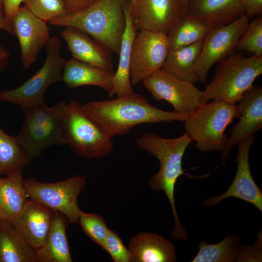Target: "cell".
Listing matches in <instances>:
<instances>
[{
	"label": "cell",
	"instance_id": "obj_34",
	"mask_svg": "<svg viewBox=\"0 0 262 262\" xmlns=\"http://www.w3.org/2000/svg\"><path fill=\"white\" fill-rule=\"evenodd\" d=\"M262 232L258 234L256 242L253 246H241L236 262H262Z\"/></svg>",
	"mask_w": 262,
	"mask_h": 262
},
{
	"label": "cell",
	"instance_id": "obj_15",
	"mask_svg": "<svg viewBox=\"0 0 262 262\" xmlns=\"http://www.w3.org/2000/svg\"><path fill=\"white\" fill-rule=\"evenodd\" d=\"M11 24L19 40L22 66L28 69L50 37L49 28L24 6L18 8Z\"/></svg>",
	"mask_w": 262,
	"mask_h": 262
},
{
	"label": "cell",
	"instance_id": "obj_12",
	"mask_svg": "<svg viewBox=\"0 0 262 262\" xmlns=\"http://www.w3.org/2000/svg\"><path fill=\"white\" fill-rule=\"evenodd\" d=\"M129 7L137 31L145 29L167 34L187 16L184 0H129Z\"/></svg>",
	"mask_w": 262,
	"mask_h": 262
},
{
	"label": "cell",
	"instance_id": "obj_32",
	"mask_svg": "<svg viewBox=\"0 0 262 262\" xmlns=\"http://www.w3.org/2000/svg\"><path fill=\"white\" fill-rule=\"evenodd\" d=\"M79 224L85 233L95 243L104 249L109 229L101 216L95 213H86L81 211Z\"/></svg>",
	"mask_w": 262,
	"mask_h": 262
},
{
	"label": "cell",
	"instance_id": "obj_39",
	"mask_svg": "<svg viewBox=\"0 0 262 262\" xmlns=\"http://www.w3.org/2000/svg\"><path fill=\"white\" fill-rule=\"evenodd\" d=\"M0 29L4 30L11 34L15 35L12 25L6 20L4 16V13L1 10H0Z\"/></svg>",
	"mask_w": 262,
	"mask_h": 262
},
{
	"label": "cell",
	"instance_id": "obj_40",
	"mask_svg": "<svg viewBox=\"0 0 262 262\" xmlns=\"http://www.w3.org/2000/svg\"><path fill=\"white\" fill-rule=\"evenodd\" d=\"M0 10L4 11V1L3 0H0Z\"/></svg>",
	"mask_w": 262,
	"mask_h": 262
},
{
	"label": "cell",
	"instance_id": "obj_4",
	"mask_svg": "<svg viewBox=\"0 0 262 262\" xmlns=\"http://www.w3.org/2000/svg\"><path fill=\"white\" fill-rule=\"evenodd\" d=\"M262 74V56L232 52L219 62L212 81L202 91L199 104L213 99L236 104Z\"/></svg>",
	"mask_w": 262,
	"mask_h": 262
},
{
	"label": "cell",
	"instance_id": "obj_11",
	"mask_svg": "<svg viewBox=\"0 0 262 262\" xmlns=\"http://www.w3.org/2000/svg\"><path fill=\"white\" fill-rule=\"evenodd\" d=\"M249 19L244 14L227 25L213 28L210 31L203 40L195 66L198 82L205 83L211 67L234 51L238 40L249 24Z\"/></svg>",
	"mask_w": 262,
	"mask_h": 262
},
{
	"label": "cell",
	"instance_id": "obj_35",
	"mask_svg": "<svg viewBox=\"0 0 262 262\" xmlns=\"http://www.w3.org/2000/svg\"><path fill=\"white\" fill-rule=\"evenodd\" d=\"M240 2L248 18L262 16V0H240Z\"/></svg>",
	"mask_w": 262,
	"mask_h": 262
},
{
	"label": "cell",
	"instance_id": "obj_5",
	"mask_svg": "<svg viewBox=\"0 0 262 262\" xmlns=\"http://www.w3.org/2000/svg\"><path fill=\"white\" fill-rule=\"evenodd\" d=\"M66 105L64 101H59L49 107L44 101L21 107L25 118L16 137L31 160L40 156L48 147L66 145L63 130Z\"/></svg>",
	"mask_w": 262,
	"mask_h": 262
},
{
	"label": "cell",
	"instance_id": "obj_6",
	"mask_svg": "<svg viewBox=\"0 0 262 262\" xmlns=\"http://www.w3.org/2000/svg\"><path fill=\"white\" fill-rule=\"evenodd\" d=\"M240 113L239 104L215 100L200 104L184 121L186 133L201 152L222 151L228 139L225 130Z\"/></svg>",
	"mask_w": 262,
	"mask_h": 262
},
{
	"label": "cell",
	"instance_id": "obj_30",
	"mask_svg": "<svg viewBox=\"0 0 262 262\" xmlns=\"http://www.w3.org/2000/svg\"><path fill=\"white\" fill-rule=\"evenodd\" d=\"M235 49L247 51L253 55L262 56V16H257L249 24L238 40Z\"/></svg>",
	"mask_w": 262,
	"mask_h": 262
},
{
	"label": "cell",
	"instance_id": "obj_26",
	"mask_svg": "<svg viewBox=\"0 0 262 262\" xmlns=\"http://www.w3.org/2000/svg\"><path fill=\"white\" fill-rule=\"evenodd\" d=\"M0 262H37L35 249L11 224L0 221Z\"/></svg>",
	"mask_w": 262,
	"mask_h": 262
},
{
	"label": "cell",
	"instance_id": "obj_16",
	"mask_svg": "<svg viewBox=\"0 0 262 262\" xmlns=\"http://www.w3.org/2000/svg\"><path fill=\"white\" fill-rule=\"evenodd\" d=\"M240 120L230 130V136L222 151V160L230 158L231 149L238 142L260 130L262 127V88L253 85L239 99Z\"/></svg>",
	"mask_w": 262,
	"mask_h": 262
},
{
	"label": "cell",
	"instance_id": "obj_29",
	"mask_svg": "<svg viewBox=\"0 0 262 262\" xmlns=\"http://www.w3.org/2000/svg\"><path fill=\"white\" fill-rule=\"evenodd\" d=\"M213 28L187 16L167 34L170 49L187 46L203 40Z\"/></svg>",
	"mask_w": 262,
	"mask_h": 262
},
{
	"label": "cell",
	"instance_id": "obj_13",
	"mask_svg": "<svg viewBox=\"0 0 262 262\" xmlns=\"http://www.w3.org/2000/svg\"><path fill=\"white\" fill-rule=\"evenodd\" d=\"M142 83L155 99L167 101L177 113L188 116L200 104L202 91L194 83L178 79L162 68Z\"/></svg>",
	"mask_w": 262,
	"mask_h": 262
},
{
	"label": "cell",
	"instance_id": "obj_18",
	"mask_svg": "<svg viewBox=\"0 0 262 262\" xmlns=\"http://www.w3.org/2000/svg\"><path fill=\"white\" fill-rule=\"evenodd\" d=\"M61 36L66 42L72 58L92 66L114 71L111 51L84 32L66 27Z\"/></svg>",
	"mask_w": 262,
	"mask_h": 262
},
{
	"label": "cell",
	"instance_id": "obj_20",
	"mask_svg": "<svg viewBox=\"0 0 262 262\" xmlns=\"http://www.w3.org/2000/svg\"><path fill=\"white\" fill-rule=\"evenodd\" d=\"M131 262H175L174 245L164 237L143 232L132 237L129 244Z\"/></svg>",
	"mask_w": 262,
	"mask_h": 262
},
{
	"label": "cell",
	"instance_id": "obj_37",
	"mask_svg": "<svg viewBox=\"0 0 262 262\" xmlns=\"http://www.w3.org/2000/svg\"><path fill=\"white\" fill-rule=\"evenodd\" d=\"M68 13H73L87 7L96 0H63Z\"/></svg>",
	"mask_w": 262,
	"mask_h": 262
},
{
	"label": "cell",
	"instance_id": "obj_25",
	"mask_svg": "<svg viewBox=\"0 0 262 262\" xmlns=\"http://www.w3.org/2000/svg\"><path fill=\"white\" fill-rule=\"evenodd\" d=\"M202 44L203 40L187 46L170 49L162 69L180 80L193 83L198 82L195 66Z\"/></svg>",
	"mask_w": 262,
	"mask_h": 262
},
{
	"label": "cell",
	"instance_id": "obj_42",
	"mask_svg": "<svg viewBox=\"0 0 262 262\" xmlns=\"http://www.w3.org/2000/svg\"><path fill=\"white\" fill-rule=\"evenodd\" d=\"M184 0L185 1V2L186 3V2H187V0Z\"/></svg>",
	"mask_w": 262,
	"mask_h": 262
},
{
	"label": "cell",
	"instance_id": "obj_2",
	"mask_svg": "<svg viewBox=\"0 0 262 262\" xmlns=\"http://www.w3.org/2000/svg\"><path fill=\"white\" fill-rule=\"evenodd\" d=\"M191 142L186 132L175 138H164L145 132L135 139L138 147L154 156L160 162L159 170L150 178L148 183L152 191L164 192L171 205L175 220L171 236L174 239L184 241L189 238V235L178 215L174 193L176 183L180 176L184 175L190 179L198 178L185 173L182 167V157Z\"/></svg>",
	"mask_w": 262,
	"mask_h": 262
},
{
	"label": "cell",
	"instance_id": "obj_28",
	"mask_svg": "<svg viewBox=\"0 0 262 262\" xmlns=\"http://www.w3.org/2000/svg\"><path fill=\"white\" fill-rule=\"evenodd\" d=\"M241 246V237L237 234L228 235L215 244H208L203 240L191 262H236Z\"/></svg>",
	"mask_w": 262,
	"mask_h": 262
},
{
	"label": "cell",
	"instance_id": "obj_24",
	"mask_svg": "<svg viewBox=\"0 0 262 262\" xmlns=\"http://www.w3.org/2000/svg\"><path fill=\"white\" fill-rule=\"evenodd\" d=\"M22 172L0 177V221L12 224L24 207L28 196Z\"/></svg>",
	"mask_w": 262,
	"mask_h": 262
},
{
	"label": "cell",
	"instance_id": "obj_27",
	"mask_svg": "<svg viewBox=\"0 0 262 262\" xmlns=\"http://www.w3.org/2000/svg\"><path fill=\"white\" fill-rule=\"evenodd\" d=\"M16 136H10L0 126V171L8 176L22 172L31 163Z\"/></svg>",
	"mask_w": 262,
	"mask_h": 262
},
{
	"label": "cell",
	"instance_id": "obj_17",
	"mask_svg": "<svg viewBox=\"0 0 262 262\" xmlns=\"http://www.w3.org/2000/svg\"><path fill=\"white\" fill-rule=\"evenodd\" d=\"M54 212L27 199L11 225L27 244L36 249L41 246L47 238Z\"/></svg>",
	"mask_w": 262,
	"mask_h": 262
},
{
	"label": "cell",
	"instance_id": "obj_22",
	"mask_svg": "<svg viewBox=\"0 0 262 262\" xmlns=\"http://www.w3.org/2000/svg\"><path fill=\"white\" fill-rule=\"evenodd\" d=\"M125 13L126 27L121 38L117 68L113 78L112 88L108 92L110 98L115 95L120 97L134 93L130 81L131 56L132 43L137 31L132 22L129 3Z\"/></svg>",
	"mask_w": 262,
	"mask_h": 262
},
{
	"label": "cell",
	"instance_id": "obj_23",
	"mask_svg": "<svg viewBox=\"0 0 262 262\" xmlns=\"http://www.w3.org/2000/svg\"><path fill=\"white\" fill-rule=\"evenodd\" d=\"M68 222L65 215L54 212L51 227L45 243L35 249L37 262H72L66 234Z\"/></svg>",
	"mask_w": 262,
	"mask_h": 262
},
{
	"label": "cell",
	"instance_id": "obj_1",
	"mask_svg": "<svg viewBox=\"0 0 262 262\" xmlns=\"http://www.w3.org/2000/svg\"><path fill=\"white\" fill-rule=\"evenodd\" d=\"M82 108L112 138L128 134L140 124L185 121L188 116L154 107L143 96L135 93L113 99L89 101L82 105Z\"/></svg>",
	"mask_w": 262,
	"mask_h": 262
},
{
	"label": "cell",
	"instance_id": "obj_3",
	"mask_svg": "<svg viewBox=\"0 0 262 262\" xmlns=\"http://www.w3.org/2000/svg\"><path fill=\"white\" fill-rule=\"evenodd\" d=\"M128 3L129 0H96L83 9L67 13L48 23L79 29L118 54Z\"/></svg>",
	"mask_w": 262,
	"mask_h": 262
},
{
	"label": "cell",
	"instance_id": "obj_33",
	"mask_svg": "<svg viewBox=\"0 0 262 262\" xmlns=\"http://www.w3.org/2000/svg\"><path fill=\"white\" fill-rule=\"evenodd\" d=\"M103 250L110 255L112 262H131L129 249L115 231L110 230Z\"/></svg>",
	"mask_w": 262,
	"mask_h": 262
},
{
	"label": "cell",
	"instance_id": "obj_9",
	"mask_svg": "<svg viewBox=\"0 0 262 262\" xmlns=\"http://www.w3.org/2000/svg\"><path fill=\"white\" fill-rule=\"evenodd\" d=\"M23 185L30 200L63 213L68 223L79 224L81 210L78 198L85 187V176L76 175L55 182H42L30 178L23 180Z\"/></svg>",
	"mask_w": 262,
	"mask_h": 262
},
{
	"label": "cell",
	"instance_id": "obj_38",
	"mask_svg": "<svg viewBox=\"0 0 262 262\" xmlns=\"http://www.w3.org/2000/svg\"><path fill=\"white\" fill-rule=\"evenodd\" d=\"M9 57V51L5 48L0 46V73L7 66Z\"/></svg>",
	"mask_w": 262,
	"mask_h": 262
},
{
	"label": "cell",
	"instance_id": "obj_8",
	"mask_svg": "<svg viewBox=\"0 0 262 262\" xmlns=\"http://www.w3.org/2000/svg\"><path fill=\"white\" fill-rule=\"evenodd\" d=\"M61 44L57 36L49 38L45 46L47 57L41 68L19 87L0 91V101L21 107L45 101L44 95L52 83L61 81L65 60L61 56Z\"/></svg>",
	"mask_w": 262,
	"mask_h": 262
},
{
	"label": "cell",
	"instance_id": "obj_7",
	"mask_svg": "<svg viewBox=\"0 0 262 262\" xmlns=\"http://www.w3.org/2000/svg\"><path fill=\"white\" fill-rule=\"evenodd\" d=\"M63 130L66 144L79 156L90 159L101 158L113 149V138L86 114L77 100L66 103Z\"/></svg>",
	"mask_w": 262,
	"mask_h": 262
},
{
	"label": "cell",
	"instance_id": "obj_31",
	"mask_svg": "<svg viewBox=\"0 0 262 262\" xmlns=\"http://www.w3.org/2000/svg\"><path fill=\"white\" fill-rule=\"evenodd\" d=\"M23 2L33 15L46 23L68 13L63 0H23Z\"/></svg>",
	"mask_w": 262,
	"mask_h": 262
},
{
	"label": "cell",
	"instance_id": "obj_36",
	"mask_svg": "<svg viewBox=\"0 0 262 262\" xmlns=\"http://www.w3.org/2000/svg\"><path fill=\"white\" fill-rule=\"evenodd\" d=\"M23 0H3L4 16L6 20L11 24L13 17L16 12L20 6Z\"/></svg>",
	"mask_w": 262,
	"mask_h": 262
},
{
	"label": "cell",
	"instance_id": "obj_14",
	"mask_svg": "<svg viewBox=\"0 0 262 262\" xmlns=\"http://www.w3.org/2000/svg\"><path fill=\"white\" fill-rule=\"evenodd\" d=\"M253 134L237 143L238 151L235 162L237 171L233 181L223 194L205 199L204 207H213L223 200L234 197L249 202L262 213V192L252 176L249 163V154L255 139Z\"/></svg>",
	"mask_w": 262,
	"mask_h": 262
},
{
	"label": "cell",
	"instance_id": "obj_41",
	"mask_svg": "<svg viewBox=\"0 0 262 262\" xmlns=\"http://www.w3.org/2000/svg\"><path fill=\"white\" fill-rule=\"evenodd\" d=\"M1 175H2V174H1V173L0 171V177H1Z\"/></svg>",
	"mask_w": 262,
	"mask_h": 262
},
{
	"label": "cell",
	"instance_id": "obj_21",
	"mask_svg": "<svg viewBox=\"0 0 262 262\" xmlns=\"http://www.w3.org/2000/svg\"><path fill=\"white\" fill-rule=\"evenodd\" d=\"M115 73L114 71L106 70L72 58L65 61L61 81L70 89L94 85L108 93L112 88Z\"/></svg>",
	"mask_w": 262,
	"mask_h": 262
},
{
	"label": "cell",
	"instance_id": "obj_10",
	"mask_svg": "<svg viewBox=\"0 0 262 262\" xmlns=\"http://www.w3.org/2000/svg\"><path fill=\"white\" fill-rule=\"evenodd\" d=\"M170 49L167 34L145 29L137 31L131 50V85L142 82L161 69Z\"/></svg>",
	"mask_w": 262,
	"mask_h": 262
},
{
	"label": "cell",
	"instance_id": "obj_19",
	"mask_svg": "<svg viewBox=\"0 0 262 262\" xmlns=\"http://www.w3.org/2000/svg\"><path fill=\"white\" fill-rule=\"evenodd\" d=\"M187 16L213 28L229 24L245 14L240 0H187Z\"/></svg>",
	"mask_w": 262,
	"mask_h": 262
}]
</instances>
